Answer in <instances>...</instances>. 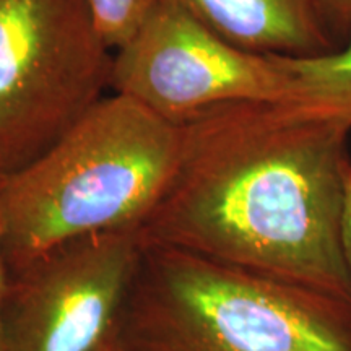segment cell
I'll return each mask as SVG.
<instances>
[{
    "label": "cell",
    "mask_w": 351,
    "mask_h": 351,
    "mask_svg": "<svg viewBox=\"0 0 351 351\" xmlns=\"http://www.w3.org/2000/svg\"><path fill=\"white\" fill-rule=\"evenodd\" d=\"M351 121L296 99L215 104L181 125L145 243L351 300L343 252Z\"/></svg>",
    "instance_id": "6da1fadb"
},
{
    "label": "cell",
    "mask_w": 351,
    "mask_h": 351,
    "mask_svg": "<svg viewBox=\"0 0 351 351\" xmlns=\"http://www.w3.org/2000/svg\"><path fill=\"white\" fill-rule=\"evenodd\" d=\"M181 125L138 101L101 98L0 191L5 257L15 275L60 245L142 230L173 181Z\"/></svg>",
    "instance_id": "7a4b0ae2"
},
{
    "label": "cell",
    "mask_w": 351,
    "mask_h": 351,
    "mask_svg": "<svg viewBox=\"0 0 351 351\" xmlns=\"http://www.w3.org/2000/svg\"><path fill=\"white\" fill-rule=\"evenodd\" d=\"M122 346L351 351V300L143 241Z\"/></svg>",
    "instance_id": "3957f363"
},
{
    "label": "cell",
    "mask_w": 351,
    "mask_h": 351,
    "mask_svg": "<svg viewBox=\"0 0 351 351\" xmlns=\"http://www.w3.org/2000/svg\"><path fill=\"white\" fill-rule=\"evenodd\" d=\"M88 0H0V168L41 156L111 86Z\"/></svg>",
    "instance_id": "277c9868"
},
{
    "label": "cell",
    "mask_w": 351,
    "mask_h": 351,
    "mask_svg": "<svg viewBox=\"0 0 351 351\" xmlns=\"http://www.w3.org/2000/svg\"><path fill=\"white\" fill-rule=\"evenodd\" d=\"M140 230L67 243L12 275L5 351H121Z\"/></svg>",
    "instance_id": "5b68a950"
},
{
    "label": "cell",
    "mask_w": 351,
    "mask_h": 351,
    "mask_svg": "<svg viewBox=\"0 0 351 351\" xmlns=\"http://www.w3.org/2000/svg\"><path fill=\"white\" fill-rule=\"evenodd\" d=\"M111 88L176 125L226 101L291 96L278 57L232 46L178 0H160L116 51Z\"/></svg>",
    "instance_id": "8992f818"
},
{
    "label": "cell",
    "mask_w": 351,
    "mask_h": 351,
    "mask_svg": "<svg viewBox=\"0 0 351 351\" xmlns=\"http://www.w3.org/2000/svg\"><path fill=\"white\" fill-rule=\"evenodd\" d=\"M213 33L258 56L307 59L337 51L322 0H178Z\"/></svg>",
    "instance_id": "52a82bcc"
},
{
    "label": "cell",
    "mask_w": 351,
    "mask_h": 351,
    "mask_svg": "<svg viewBox=\"0 0 351 351\" xmlns=\"http://www.w3.org/2000/svg\"><path fill=\"white\" fill-rule=\"evenodd\" d=\"M291 85L289 99L313 104L351 121V39L330 54L278 57Z\"/></svg>",
    "instance_id": "ba28073f"
},
{
    "label": "cell",
    "mask_w": 351,
    "mask_h": 351,
    "mask_svg": "<svg viewBox=\"0 0 351 351\" xmlns=\"http://www.w3.org/2000/svg\"><path fill=\"white\" fill-rule=\"evenodd\" d=\"M160 0H88L96 28L114 51L129 43Z\"/></svg>",
    "instance_id": "9c48e42d"
},
{
    "label": "cell",
    "mask_w": 351,
    "mask_h": 351,
    "mask_svg": "<svg viewBox=\"0 0 351 351\" xmlns=\"http://www.w3.org/2000/svg\"><path fill=\"white\" fill-rule=\"evenodd\" d=\"M5 226H3L2 210H0V351H5V306L10 291L12 274L5 257Z\"/></svg>",
    "instance_id": "30bf717a"
},
{
    "label": "cell",
    "mask_w": 351,
    "mask_h": 351,
    "mask_svg": "<svg viewBox=\"0 0 351 351\" xmlns=\"http://www.w3.org/2000/svg\"><path fill=\"white\" fill-rule=\"evenodd\" d=\"M343 252L346 267L351 276V163L346 169V195L343 213Z\"/></svg>",
    "instance_id": "8fae6325"
},
{
    "label": "cell",
    "mask_w": 351,
    "mask_h": 351,
    "mask_svg": "<svg viewBox=\"0 0 351 351\" xmlns=\"http://www.w3.org/2000/svg\"><path fill=\"white\" fill-rule=\"evenodd\" d=\"M333 28L351 26V0H322Z\"/></svg>",
    "instance_id": "7c38bea8"
},
{
    "label": "cell",
    "mask_w": 351,
    "mask_h": 351,
    "mask_svg": "<svg viewBox=\"0 0 351 351\" xmlns=\"http://www.w3.org/2000/svg\"><path fill=\"white\" fill-rule=\"evenodd\" d=\"M5 179H7V173L2 168H0V191H2L3 184H5Z\"/></svg>",
    "instance_id": "4fadbf2b"
},
{
    "label": "cell",
    "mask_w": 351,
    "mask_h": 351,
    "mask_svg": "<svg viewBox=\"0 0 351 351\" xmlns=\"http://www.w3.org/2000/svg\"><path fill=\"white\" fill-rule=\"evenodd\" d=\"M121 351H127V350H124V346H122V350Z\"/></svg>",
    "instance_id": "5bb4252c"
}]
</instances>
